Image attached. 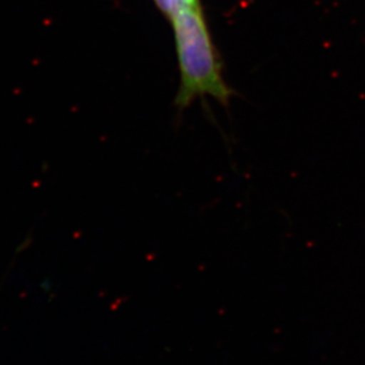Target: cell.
Listing matches in <instances>:
<instances>
[{
  "label": "cell",
  "instance_id": "1",
  "mask_svg": "<svg viewBox=\"0 0 365 365\" xmlns=\"http://www.w3.org/2000/svg\"><path fill=\"white\" fill-rule=\"evenodd\" d=\"M180 66V83L175 105L185 109L197 98H212L223 106L232 88L223 76V66L211 39L200 6L180 7L171 18Z\"/></svg>",
  "mask_w": 365,
  "mask_h": 365
},
{
  "label": "cell",
  "instance_id": "2",
  "mask_svg": "<svg viewBox=\"0 0 365 365\" xmlns=\"http://www.w3.org/2000/svg\"><path fill=\"white\" fill-rule=\"evenodd\" d=\"M155 1L158 5L159 9L163 11V14L168 16L170 19L180 9L178 0H155Z\"/></svg>",
  "mask_w": 365,
  "mask_h": 365
},
{
  "label": "cell",
  "instance_id": "3",
  "mask_svg": "<svg viewBox=\"0 0 365 365\" xmlns=\"http://www.w3.org/2000/svg\"><path fill=\"white\" fill-rule=\"evenodd\" d=\"M178 3H180V7H182V6H187V7L200 6V3H198V0H178Z\"/></svg>",
  "mask_w": 365,
  "mask_h": 365
}]
</instances>
